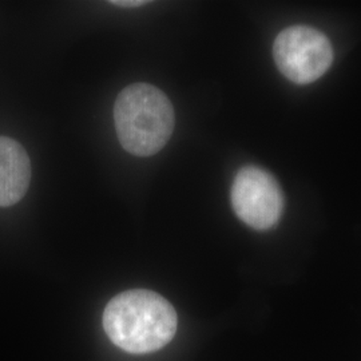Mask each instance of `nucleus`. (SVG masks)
Instances as JSON below:
<instances>
[{
	"mask_svg": "<svg viewBox=\"0 0 361 361\" xmlns=\"http://www.w3.org/2000/svg\"><path fill=\"white\" fill-rule=\"evenodd\" d=\"M177 312L165 297L133 289L111 298L104 312V329L116 347L134 355L164 348L177 332Z\"/></svg>",
	"mask_w": 361,
	"mask_h": 361,
	"instance_id": "nucleus-1",
	"label": "nucleus"
},
{
	"mask_svg": "<svg viewBox=\"0 0 361 361\" xmlns=\"http://www.w3.org/2000/svg\"><path fill=\"white\" fill-rule=\"evenodd\" d=\"M114 123L118 140L126 152L150 157L168 143L176 116L164 91L149 83H133L116 98Z\"/></svg>",
	"mask_w": 361,
	"mask_h": 361,
	"instance_id": "nucleus-2",
	"label": "nucleus"
},
{
	"mask_svg": "<svg viewBox=\"0 0 361 361\" xmlns=\"http://www.w3.org/2000/svg\"><path fill=\"white\" fill-rule=\"evenodd\" d=\"M273 56L283 75L297 85H308L328 71L334 62V49L322 31L292 26L277 35Z\"/></svg>",
	"mask_w": 361,
	"mask_h": 361,
	"instance_id": "nucleus-3",
	"label": "nucleus"
},
{
	"mask_svg": "<svg viewBox=\"0 0 361 361\" xmlns=\"http://www.w3.org/2000/svg\"><path fill=\"white\" fill-rule=\"evenodd\" d=\"M231 200L237 217L256 231L273 228L284 212V194L279 182L257 166H246L237 173Z\"/></svg>",
	"mask_w": 361,
	"mask_h": 361,
	"instance_id": "nucleus-4",
	"label": "nucleus"
},
{
	"mask_svg": "<svg viewBox=\"0 0 361 361\" xmlns=\"http://www.w3.org/2000/svg\"><path fill=\"white\" fill-rule=\"evenodd\" d=\"M31 162L25 147L13 138L0 137V207H13L26 195Z\"/></svg>",
	"mask_w": 361,
	"mask_h": 361,
	"instance_id": "nucleus-5",
	"label": "nucleus"
},
{
	"mask_svg": "<svg viewBox=\"0 0 361 361\" xmlns=\"http://www.w3.org/2000/svg\"><path fill=\"white\" fill-rule=\"evenodd\" d=\"M147 1H143V0H131V1H128V0H122V1H111V4H114V6H119V7H140V6H143V4H146Z\"/></svg>",
	"mask_w": 361,
	"mask_h": 361,
	"instance_id": "nucleus-6",
	"label": "nucleus"
}]
</instances>
